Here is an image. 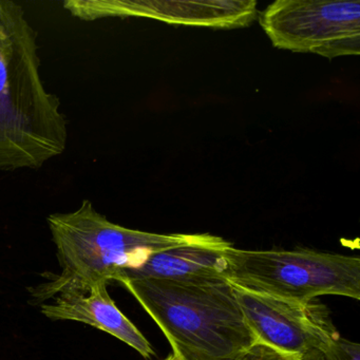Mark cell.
<instances>
[{"label": "cell", "mask_w": 360, "mask_h": 360, "mask_svg": "<svg viewBox=\"0 0 360 360\" xmlns=\"http://www.w3.org/2000/svg\"><path fill=\"white\" fill-rule=\"evenodd\" d=\"M321 355L324 360H360V345L339 336Z\"/></svg>", "instance_id": "10"}, {"label": "cell", "mask_w": 360, "mask_h": 360, "mask_svg": "<svg viewBox=\"0 0 360 360\" xmlns=\"http://www.w3.org/2000/svg\"><path fill=\"white\" fill-rule=\"evenodd\" d=\"M225 279L241 290L292 301L324 295L360 300L358 256L295 250H224Z\"/></svg>", "instance_id": "4"}, {"label": "cell", "mask_w": 360, "mask_h": 360, "mask_svg": "<svg viewBox=\"0 0 360 360\" xmlns=\"http://www.w3.org/2000/svg\"><path fill=\"white\" fill-rule=\"evenodd\" d=\"M303 360H324L323 357H322L321 353L317 352V353L311 354V355L307 356V357L303 358Z\"/></svg>", "instance_id": "12"}, {"label": "cell", "mask_w": 360, "mask_h": 360, "mask_svg": "<svg viewBox=\"0 0 360 360\" xmlns=\"http://www.w3.org/2000/svg\"><path fill=\"white\" fill-rule=\"evenodd\" d=\"M117 282L161 328L176 360H238L258 342L227 280Z\"/></svg>", "instance_id": "2"}, {"label": "cell", "mask_w": 360, "mask_h": 360, "mask_svg": "<svg viewBox=\"0 0 360 360\" xmlns=\"http://www.w3.org/2000/svg\"><path fill=\"white\" fill-rule=\"evenodd\" d=\"M233 290L257 341L281 353L299 358L322 353L339 337L328 307L317 299L301 302Z\"/></svg>", "instance_id": "6"}, {"label": "cell", "mask_w": 360, "mask_h": 360, "mask_svg": "<svg viewBox=\"0 0 360 360\" xmlns=\"http://www.w3.org/2000/svg\"><path fill=\"white\" fill-rule=\"evenodd\" d=\"M162 360H176V358H174V356L172 355H169V356H167V357L165 358V359H162Z\"/></svg>", "instance_id": "13"}, {"label": "cell", "mask_w": 360, "mask_h": 360, "mask_svg": "<svg viewBox=\"0 0 360 360\" xmlns=\"http://www.w3.org/2000/svg\"><path fill=\"white\" fill-rule=\"evenodd\" d=\"M238 360H303V358L295 357L281 353L263 343H255Z\"/></svg>", "instance_id": "11"}, {"label": "cell", "mask_w": 360, "mask_h": 360, "mask_svg": "<svg viewBox=\"0 0 360 360\" xmlns=\"http://www.w3.org/2000/svg\"><path fill=\"white\" fill-rule=\"evenodd\" d=\"M98 283L86 290L56 295L53 301L41 307V313L51 320H71L98 328L136 349L145 359L155 355L151 343L122 313L107 290Z\"/></svg>", "instance_id": "8"}, {"label": "cell", "mask_w": 360, "mask_h": 360, "mask_svg": "<svg viewBox=\"0 0 360 360\" xmlns=\"http://www.w3.org/2000/svg\"><path fill=\"white\" fill-rule=\"evenodd\" d=\"M231 242L198 233L193 241L151 255L136 269L123 271L120 279H165L176 281H218L225 279L224 250Z\"/></svg>", "instance_id": "9"}, {"label": "cell", "mask_w": 360, "mask_h": 360, "mask_svg": "<svg viewBox=\"0 0 360 360\" xmlns=\"http://www.w3.org/2000/svg\"><path fill=\"white\" fill-rule=\"evenodd\" d=\"M47 222L62 273L32 292L44 300L115 281L123 271L140 266L151 255L189 243L198 235L127 229L110 222L89 200H84L75 212L50 214Z\"/></svg>", "instance_id": "3"}, {"label": "cell", "mask_w": 360, "mask_h": 360, "mask_svg": "<svg viewBox=\"0 0 360 360\" xmlns=\"http://www.w3.org/2000/svg\"><path fill=\"white\" fill-rule=\"evenodd\" d=\"M275 47L332 60L360 51L359 1L279 0L260 15Z\"/></svg>", "instance_id": "5"}, {"label": "cell", "mask_w": 360, "mask_h": 360, "mask_svg": "<svg viewBox=\"0 0 360 360\" xmlns=\"http://www.w3.org/2000/svg\"><path fill=\"white\" fill-rule=\"evenodd\" d=\"M24 9L0 0V170L37 169L66 150L67 120L41 79Z\"/></svg>", "instance_id": "1"}, {"label": "cell", "mask_w": 360, "mask_h": 360, "mask_svg": "<svg viewBox=\"0 0 360 360\" xmlns=\"http://www.w3.org/2000/svg\"><path fill=\"white\" fill-rule=\"evenodd\" d=\"M256 5L255 1H201L179 3L176 9H163L157 1L75 0L64 4L73 16L83 20L136 16L214 28L248 26L256 18Z\"/></svg>", "instance_id": "7"}]
</instances>
